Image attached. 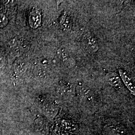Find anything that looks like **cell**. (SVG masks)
<instances>
[{
  "label": "cell",
  "instance_id": "cell-1",
  "mask_svg": "<svg viewBox=\"0 0 135 135\" xmlns=\"http://www.w3.org/2000/svg\"><path fill=\"white\" fill-rule=\"evenodd\" d=\"M42 17L41 11L38 8H35L30 12L29 16V23L33 29H37L41 25Z\"/></svg>",
  "mask_w": 135,
  "mask_h": 135
},
{
  "label": "cell",
  "instance_id": "cell-2",
  "mask_svg": "<svg viewBox=\"0 0 135 135\" xmlns=\"http://www.w3.org/2000/svg\"><path fill=\"white\" fill-rule=\"evenodd\" d=\"M83 44L85 48L91 52H96L99 49V45L96 39L91 34L85 35L83 38Z\"/></svg>",
  "mask_w": 135,
  "mask_h": 135
},
{
  "label": "cell",
  "instance_id": "cell-3",
  "mask_svg": "<svg viewBox=\"0 0 135 135\" xmlns=\"http://www.w3.org/2000/svg\"><path fill=\"white\" fill-rule=\"evenodd\" d=\"M106 79L110 85L117 89H120L122 86L120 78L115 73L109 72L107 73L106 76Z\"/></svg>",
  "mask_w": 135,
  "mask_h": 135
},
{
  "label": "cell",
  "instance_id": "cell-4",
  "mask_svg": "<svg viewBox=\"0 0 135 135\" xmlns=\"http://www.w3.org/2000/svg\"><path fill=\"white\" fill-rule=\"evenodd\" d=\"M119 73L121 77L122 78V79L125 83L126 87L128 88V89L132 92V94L134 95L135 91V86H134V85L132 83V82L131 81L130 79L128 77L126 73L124 72L123 70L120 69Z\"/></svg>",
  "mask_w": 135,
  "mask_h": 135
},
{
  "label": "cell",
  "instance_id": "cell-5",
  "mask_svg": "<svg viewBox=\"0 0 135 135\" xmlns=\"http://www.w3.org/2000/svg\"><path fill=\"white\" fill-rule=\"evenodd\" d=\"M61 28L65 32H69L71 29L72 26L71 20L69 16L67 15H65L62 17L61 21L60 22Z\"/></svg>",
  "mask_w": 135,
  "mask_h": 135
},
{
  "label": "cell",
  "instance_id": "cell-6",
  "mask_svg": "<svg viewBox=\"0 0 135 135\" xmlns=\"http://www.w3.org/2000/svg\"><path fill=\"white\" fill-rule=\"evenodd\" d=\"M15 69L17 72L22 73L24 72L26 69L25 62L21 59L16 61L15 65Z\"/></svg>",
  "mask_w": 135,
  "mask_h": 135
},
{
  "label": "cell",
  "instance_id": "cell-7",
  "mask_svg": "<svg viewBox=\"0 0 135 135\" xmlns=\"http://www.w3.org/2000/svg\"><path fill=\"white\" fill-rule=\"evenodd\" d=\"M58 55L63 61L66 62L67 63H68V62H69V55L65 49H61L59 50Z\"/></svg>",
  "mask_w": 135,
  "mask_h": 135
},
{
  "label": "cell",
  "instance_id": "cell-8",
  "mask_svg": "<svg viewBox=\"0 0 135 135\" xmlns=\"http://www.w3.org/2000/svg\"><path fill=\"white\" fill-rule=\"evenodd\" d=\"M8 23V20L5 15L0 13V28L5 27Z\"/></svg>",
  "mask_w": 135,
  "mask_h": 135
}]
</instances>
